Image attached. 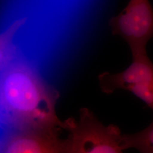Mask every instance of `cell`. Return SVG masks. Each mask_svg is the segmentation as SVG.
<instances>
[{
  "label": "cell",
  "instance_id": "cell-1",
  "mask_svg": "<svg viewBox=\"0 0 153 153\" xmlns=\"http://www.w3.org/2000/svg\"><path fill=\"white\" fill-rule=\"evenodd\" d=\"M59 93L18 55L0 71V128L64 129L56 114Z\"/></svg>",
  "mask_w": 153,
  "mask_h": 153
},
{
  "label": "cell",
  "instance_id": "cell-2",
  "mask_svg": "<svg viewBox=\"0 0 153 153\" xmlns=\"http://www.w3.org/2000/svg\"><path fill=\"white\" fill-rule=\"evenodd\" d=\"M65 122V153H124L119 127L105 126L87 108L80 110L78 119Z\"/></svg>",
  "mask_w": 153,
  "mask_h": 153
},
{
  "label": "cell",
  "instance_id": "cell-3",
  "mask_svg": "<svg viewBox=\"0 0 153 153\" xmlns=\"http://www.w3.org/2000/svg\"><path fill=\"white\" fill-rule=\"evenodd\" d=\"M109 25L112 33L129 45L132 57L147 54V44L153 38V9L149 0H130Z\"/></svg>",
  "mask_w": 153,
  "mask_h": 153
},
{
  "label": "cell",
  "instance_id": "cell-4",
  "mask_svg": "<svg viewBox=\"0 0 153 153\" xmlns=\"http://www.w3.org/2000/svg\"><path fill=\"white\" fill-rule=\"evenodd\" d=\"M98 79L105 94L117 90L129 91L153 111V63L147 54L132 57L131 64L120 73L104 72Z\"/></svg>",
  "mask_w": 153,
  "mask_h": 153
},
{
  "label": "cell",
  "instance_id": "cell-5",
  "mask_svg": "<svg viewBox=\"0 0 153 153\" xmlns=\"http://www.w3.org/2000/svg\"><path fill=\"white\" fill-rule=\"evenodd\" d=\"M58 129L13 128L0 134V153H65Z\"/></svg>",
  "mask_w": 153,
  "mask_h": 153
},
{
  "label": "cell",
  "instance_id": "cell-6",
  "mask_svg": "<svg viewBox=\"0 0 153 153\" xmlns=\"http://www.w3.org/2000/svg\"><path fill=\"white\" fill-rule=\"evenodd\" d=\"M26 22V18L16 20L0 33V71L18 55L14 39Z\"/></svg>",
  "mask_w": 153,
  "mask_h": 153
},
{
  "label": "cell",
  "instance_id": "cell-7",
  "mask_svg": "<svg viewBox=\"0 0 153 153\" xmlns=\"http://www.w3.org/2000/svg\"><path fill=\"white\" fill-rule=\"evenodd\" d=\"M120 143L124 150L131 149L140 153H153V121L141 131L133 134L121 133Z\"/></svg>",
  "mask_w": 153,
  "mask_h": 153
}]
</instances>
